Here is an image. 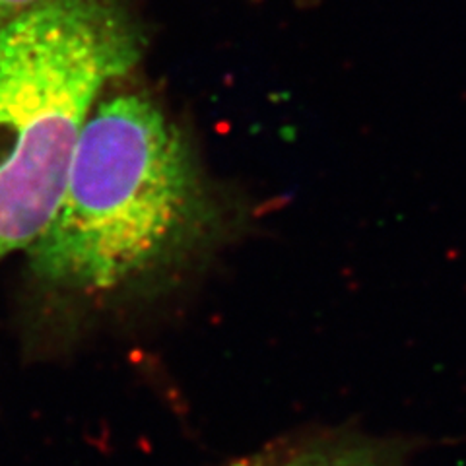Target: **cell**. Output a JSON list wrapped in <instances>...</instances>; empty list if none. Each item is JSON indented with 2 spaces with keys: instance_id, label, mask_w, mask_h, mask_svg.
I'll return each instance as SVG.
<instances>
[{
  "instance_id": "6da1fadb",
  "label": "cell",
  "mask_w": 466,
  "mask_h": 466,
  "mask_svg": "<svg viewBox=\"0 0 466 466\" xmlns=\"http://www.w3.org/2000/svg\"><path fill=\"white\" fill-rule=\"evenodd\" d=\"M238 222L197 144L154 97H104L61 202L25 249V280L56 317H104L173 288L222 249Z\"/></svg>"
},
{
  "instance_id": "7a4b0ae2",
  "label": "cell",
  "mask_w": 466,
  "mask_h": 466,
  "mask_svg": "<svg viewBox=\"0 0 466 466\" xmlns=\"http://www.w3.org/2000/svg\"><path fill=\"white\" fill-rule=\"evenodd\" d=\"M144 47L128 0H37L0 25V262L46 229L101 94Z\"/></svg>"
},
{
  "instance_id": "3957f363",
  "label": "cell",
  "mask_w": 466,
  "mask_h": 466,
  "mask_svg": "<svg viewBox=\"0 0 466 466\" xmlns=\"http://www.w3.org/2000/svg\"><path fill=\"white\" fill-rule=\"evenodd\" d=\"M238 466H400L390 445L354 433L303 437Z\"/></svg>"
},
{
  "instance_id": "277c9868",
  "label": "cell",
  "mask_w": 466,
  "mask_h": 466,
  "mask_svg": "<svg viewBox=\"0 0 466 466\" xmlns=\"http://www.w3.org/2000/svg\"><path fill=\"white\" fill-rule=\"evenodd\" d=\"M34 3H37V0H0V25Z\"/></svg>"
}]
</instances>
